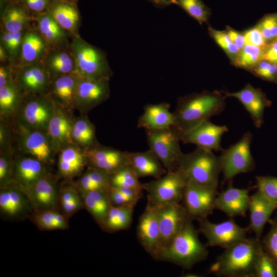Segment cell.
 Segmentation results:
<instances>
[{
    "instance_id": "2e32d148",
    "label": "cell",
    "mask_w": 277,
    "mask_h": 277,
    "mask_svg": "<svg viewBox=\"0 0 277 277\" xmlns=\"http://www.w3.org/2000/svg\"><path fill=\"white\" fill-rule=\"evenodd\" d=\"M154 206L159 224L162 250L181 231L189 218L184 206L180 203Z\"/></svg>"
},
{
    "instance_id": "8d00e7d4",
    "label": "cell",
    "mask_w": 277,
    "mask_h": 277,
    "mask_svg": "<svg viewBox=\"0 0 277 277\" xmlns=\"http://www.w3.org/2000/svg\"><path fill=\"white\" fill-rule=\"evenodd\" d=\"M135 206V204L112 206L101 229L109 233L128 229L132 221Z\"/></svg>"
},
{
    "instance_id": "3957f363",
    "label": "cell",
    "mask_w": 277,
    "mask_h": 277,
    "mask_svg": "<svg viewBox=\"0 0 277 277\" xmlns=\"http://www.w3.org/2000/svg\"><path fill=\"white\" fill-rule=\"evenodd\" d=\"M199 231L188 219L172 241L162 248L157 261L168 262L189 269L207 258L209 252L200 240Z\"/></svg>"
},
{
    "instance_id": "be15d7a7",
    "label": "cell",
    "mask_w": 277,
    "mask_h": 277,
    "mask_svg": "<svg viewBox=\"0 0 277 277\" xmlns=\"http://www.w3.org/2000/svg\"><path fill=\"white\" fill-rule=\"evenodd\" d=\"M7 57V53L4 48L1 45L0 46V60L3 62L6 60Z\"/></svg>"
},
{
    "instance_id": "cb8c5ba5",
    "label": "cell",
    "mask_w": 277,
    "mask_h": 277,
    "mask_svg": "<svg viewBox=\"0 0 277 277\" xmlns=\"http://www.w3.org/2000/svg\"><path fill=\"white\" fill-rule=\"evenodd\" d=\"M57 155V175L63 180H73L80 176L87 167L84 151L74 144L64 147Z\"/></svg>"
},
{
    "instance_id": "6f0895ef",
    "label": "cell",
    "mask_w": 277,
    "mask_h": 277,
    "mask_svg": "<svg viewBox=\"0 0 277 277\" xmlns=\"http://www.w3.org/2000/svg\"><path fill=\"white\" fill-rule=\"evenodd\" d=\"M29 10L35 13H41L48 10L53 1L51 0H22Z\"/></svg>"
},
{
    "instance_id": "603a6c76",
    "label": "cell",
    "mask_w": 277,
    "mask_h": 277,
    "mask_svg": "<svg viewBox=\"0 0 277 277\" xmlns=\"http://www.w3.org/2000/svg\"><path fill=\"white\" fill-rule=\"evenodd\" d=\"M73 117V112L56 105L47 133L57 154L64 147L73 144L71 136Z\"/></svg>"
},
{
    "instance_id": "8992f818",
    "label": "cell",
    "mask_w": 277,
    "mask_h": 277,
    "mask_svg": "<svg viewBox=\"0 0 277 277\" xmlns=\"http://www.w3.org/2000/svg\"><path fill=\"white\" fill-rule=\"evenodd\" d=\"M149 149L161 162L167 171L177 169L183 154L180 147L181 132L174 126L145 130Z\"/></svg>"
},
{
    "instance_id": "7a4b0ae2",
    "label": "cell",
    "mask_w": 277,
    "mask_h": 277,
    "mask_svg": "<svg viewBox=\"0 0 277 277\" xmlns=\"http://www.w3.org/2000/svg\"><path fill=\"white\" fill-rule=\"evenodd\" d=\"M261 240L246 238L225 249L211 265L209 272L218 276L255 277Z\"/></svg>"
},
{
    "instance_id": "6125c7cd",
    "label": "cell",
    "mask_w": 277,
    "mask_h": 277,
    "mask_svg": "<svg viewBox=\"0 0 277 277\" xmlns=\"http://www.w3.org/2000/svg\"><path fill=\"white\" fill-rule=\"evenodd\" d=\"M155 6L163 8L175 4V0H148Z\"/></svg>"
},
{
    "instance_id": "7402d4cb",
    "label": "cell",
    "mask_w": 277,
    "mask_h": 277,
    "mask_svg": "<svg viewBox=\"0 0 277 277\" xmlns=\"http://www.w3.org/2000/svg\"><path fill=\"white\" fill-rule=\"evenodd\" d=\"M224 93L226 97H234L241 102L249 113L256 128H259L262 126L264 110L271 105V101L261 89L247 84L239 91Z\"/></svg>"
},
{
    "instance_id": "60d3db41",
    "label": "cell",
    "mask_w": 277,
    "mask_h": 277,
    "mask_svg": "<svg viewBox=\"0 0 277 277\" xmlns=\"http://www.w3.org/2000/svg\"><path fill=\"white\" fill-rule=\"evenodd\" d=\"M29 18L26 9L17 4L8 5L2 15L3 24L5 31L10 32L22 31Z\"/></svg>"
},
{
    "instance_id": "ac0fdd59",
    "label": "cell",
    "mask_w": 277,
    "mask_h": 277,
    "mask_svg": "<svg viewBox=\"0 0 277 277\" xmlns=\"http://www.w3.org/2000/svg\"><path fill=\"white\" fill-rule=\"evenodd\" d=\"M51 77L40 63L20 66L14 81L25 95H47Z\"/></svg>"
},
{
    "instance_id": "681fc988",
    "label": "cell",
    "mask_w": 277,
    "mask_h": 277,
    "mask_svg": "<svg viewBox=\"0 0 277 277\" xmlns=\"http://www.w3.org/2000/svg\"><path fill=\"white\" fill-rule=\"evenodd\" d=\"M14 153L0 151V188L13 184L12 174Z\"/></svg>"
},
{
    "instance_id": "e7e4bbea",
    "label": "cell",
    "mask_w": 277,
    "mask_h": 277,
    "mask_svg": "<svg viewBox=\"0 0 277 277\" xmlns=\"http://www.w3.org/2000/svg\"><path fill=\"white\" fill-rule=\"evenodd\" d=\"M63 1L75 4L77 0H63Z\"/></svg>"
},
{
    "instance_id": "ba28073f",
    "label": "cell",
    "mask_w": 277,
    "mask_h": 277,
    "mask_svg": "<svg viewBox=\"0 0 277 277\" xmlns=\"http://www.w3.org/2000/svg\"><path fill=\"white\" fill-rule=\"evenodd\" d=\"M188 179L180 169L166 173L158 179L143 183L147 192L148 203L156 206L182 201Z\"/></svg>"
},
{
    "instance_id": "f35d334b",
    "label": "cell",
    "mask_w": 277,
    "mask_h": 277,
    "mask_svg": "<svg viewBox=\"0 0 277 277\" xmlns=\"http://www.w3.org/2000/svg\"><path fill=\"white\" fill-rule=\"evenodd\" d=\"M51 78L75 72V62L71 52L58 50L50 54L44 65Z\"/></svg>"
},
{
    "instance_id": "30bf717a",
    "label": "cell",
    "mask_w": 277,
    "mask_h": 277,
    "mask_svg": "<svg viewBox=\"0 0 277 277\" xmlns=\"http://www.w3.org/2000/svg\"><path fill=\"white\" fill-rule=\"evenodd\" d=\"M252 135L243 134L236 143L222 151L220 155L224 181H230L237 174L253 171L255 167L251 152Z\"/></svg>"
},
{
    "instance_id": "4dcf8cb0",
    "label": "cell",
    "mask_w": 277,
    "mask_h": 277,
    "mask_svg": "<svg viewBox=\"0 0 277 277\" xmlns=\"http://www.w3.org/2000/svg\"><path fill=\"white\" fill-rule=\"evenodd\" d=\"M80 194L84 208L101 228L112 206L108 191H91Z\"/></svg>"
},
{
    "instance_id": "7c38bea8",
    "label": "cell",
    "mask_w": 277,
    "mask_h": 277,
    "mask_svg": "<svg viewBox=\"0 0 277 277\" xmlns=\"http://www.w3.org/2000/svg\"><path fill=\"white\" fill-rule=\"evenodd\" d=\"M199 231L206 238L207 245L226 249L247 238L249 227H242L230 219L220 223H213L207 218L198 221Z\"/></svg>"
},
{
    "instance_id": "52a82bcc",
    "label": "cell",
    "mask_w": 277,
    "mask_h": 277,
    "mask_svg": "<svg viewBox=\"0 0 277 277\" xmlns=\"http://www.w3.org/2000/svg\"><path fill=\"white\" fill-rule=\"evenodd\" d=\"M56 104L47 95H25L12 122L20 126L47 132Z\"/></svg>"
},
{
    "instance_id": "6da1fadb",
    "label": "cell",
    "mask_w": 277,
    "mask_h": 277,
    "mask_svg": "<svg viewBox=\"0 0 277 277\" xmlns=\"http://www.w3.org/2000/svg\"><path fill=\"white\" fill-rule=\"evenodd\" d=\"M225 98L218 91H203L180 97L173 112V126L181 133L188 131L221 113L225 107Z\"/></svg>"
},
{
    "instance_id": "f1b7e54d",
    "label": "cell",
    "mask_w": 277,
    "mask_h": 277,
    "mask_svg": "<svg viewBox=\"0 0 277 277\" xmlns=\"http://www.w3.org/2000/svg\"><path fill=\"white\" fill-rule=\"evenodd\" d=\"M127 152L130 164L138 178L151 176L158 179L167 172L160 160L150 149L142 152Z\"/></svg>"
},
{
    "instance_id": "9f6ffc18",
    "label": "cell",
    "mask_w": 277,
    "mask_h": 277,
    "mask_svg": "<svg viewBox=\"0 0 277 277\" xmlns=\"http://www.w3.org/2000/svg\"><path fill=\"white\" fill-rule=\"evenodd\" d=\"M245 45L265 47L267 45L258 25L246 30L244 33Z\"/></svg>"
},
{
    "instance_id": "c3c4849f",
    "label": "cell",
    "mask_w": 277,
    "mask_h": 277,
    "mask_svg": "<svg viewBox=\"0 0 277 277\" xmlns=\"http://www.w3.org/2000/svg\"><path fill=\"white\" fill-rule=\"evenodd\" d=\"M210 35L216 43L224 50L233 63L241 50L233 43L225 31L208 28Z\"/></svg>"
},
{
    "instance_id": "7dc6e473",
    "label": "cell",
    "mask_w": 277,
    "mask_h": 277,
    "mask_svg": "<svg viewBox=\"0 0 277 277\" xmlns=\"http://www.w3.org/2000/svg\"><path fill=\"white\" fill-rule=\"evenodd\" d=\"M24 35L22 31L10 32L5 31L1 34V45L11 58L15 59L20 55Z\"/></svg>"
},
{
    "instance_id": "484cf974",
    "label": "cell",
    "mask_w": 277,
    "mask_h": 277,
    "mask_svg": "<svg viewBox=\"0 0 277 277\" xmlns=\"http://www.w3.org/2000/svg\"><path fill=\"white\" fill-rule=\"evenodd\" d=\"M250 188H238L229 186L217 194L215 209L220 210L230 217L245 216L248 210Z\"/></svg>"
},
{
    "instance_id": "b9f144b4",
    "label": "cell",
    "mask_w": 277,
    "mask_h": 277,
    "mask_svg": "<svg viewBox=\"0 0 277 277\" xmlns=\"http://www.w3.org/2000/svg\"><path fill=\"white\" fill-rule=\"evenodd\" d=\"M138 179L132 165L128 164L110 175V187L143 190V183L139 181Z\"/></svg>"
},
{
    "instance_id": "ffe728a7",
    "label": "cell",
    "mask_w": 277,
    "mask_h": 277,
    "mask_svg": "<svg viewBox=\"0 0 277 277\" xmlns=\"http://www.w3.org/2000/svg\"><path fill=\"white\" fill-rule=\"evenodd\" d=\"M228 131L226 126L215 125L208 120L181 133V142L194 144L197 147L211 151H222V137Z\"/></svg>"
},
{
    "instance_id": "277c9868",
    "label": "cell",
    "mask_w": 277,
    "mask_h": 277,
    "mask_svg": "<svg viewBox=\"0 0 277 277\" xmlns=\"http://www.w3.org/2000/svg\"><path fill=\"white\" fill-rule=\"evenodd\" d=\"M178 169L191 180L200 184L217 188L219 176L222 172L220 156L200 147L182 154Z\"/></svg>"
},
{
    "instance_id": "44dd1931",
    "label": "cell",
    "mask_w": 277,
    "mask_h": 277,
    "mask_svg": "<svg viewBox=\"0 0 277 277\" xmlns=\"http://www.w3.org/2000/svg\"><path fill=\"white\" fill-rule=\"evenodd\" d=\"M48 166L33 156L15 153L12 174L13 182L22 189H27L49 172Z\"/></svg>"
},
{
    "instance_id": "91938a15",
    "label": "cell",
    "mask_w": 277,
    "mask_h": 277,
    "mask_svg": "<svg viewBox=\"0 0 277 277\" xmlns=\"http://www.w3.org/2000/svg\"><path fill=\"white\" fill-rule=\"evenodd\" d=\"M233 43L240 49L245 45L244 34L230 27H227L225 31Z\"/></svg>"
},
{
    "instance_id": "d4e9b609",
    "label": "cell",
    "mask_w": 277,
    "mask_h": 277,
    "mask_svg": "<svg viewBox=\"0 0 277 277\" xmlns=\"http://www.w3.org/2000/svg\"><path fill=\"white\" fill-rule=\"evenodd\" d=\"M79 79L75 72L52 78L47 95L58 106L73 112Z\"/></svg>"
},
{
    "instance_id": "836d02e7",
    "label": "cell",
    "mask_w": 277,
    "mask_h": 277,
    "mask_svg": "<svg viewBox=\"0 0 277 277\" xmlns=\"http://www.w3.org/2000/svg\"><path fill=\"white\" fill-rule=\"evenodd\" d=\"M48 44L39 33L30 31L24 34L20 58L21 66L38 63L45 55Z\"/></svg>"
},
{
    "instance_id": "d6986e66",
    "label": "cell",
    "mask_w": 277,
    "mask_h": 277,
    "mask_svg": "<svg viewBox=\"0 0 277 277\" xmlns=\"http://www.w3.org/2000/svg\"><path fill=\"white\" fill-rule=\"evenodd\" d=\"M137 236L145 250L156 260L162 249L161 233L155 207L149 203L140 217Z\"/></svg>"
},
{
    "instance_id": "d590c367",
    "label": "cell",
    "mask_w": 277,
    "mask_h": 277,
    "mask_svg": "<svg viewBox=\"0 0 277 277\" xmlns=\"http://www.w3.org/2000/svg\"><path fill=\"white\" fill-rule=\"evenodd\" d=\"M110 175L93 168L86 169L73 182L80 193L91 191H108Z\"/></svg>"
},
{
    "instance_id": "680465c9",
    "label": "cell",
    "mask_w": 277,
    "mask_h": 277,
    "mask_svg": "<svg viewBox=\"0 0 277 277\" xmlns=\"http://www.w3.org/2000/svg\"><path fill=\"white\" fill-rule=\"evenodd\" d=\"M263 60L277 64V39L264 47Z\"/></svg>"
},
{
    "instance_id": "7bdbcfd3",
    "label": "cell",
    "mask_w": 277,
    "mask_h": 277,
    "mask_svg": "<svg viewBox=\"0 0 277 277\" xmlns=\"http://www.w3.org/2000/svg\"><path fill=\"white\" fill-rule=\"evenodd\" d=\"M264 47L245 45L241 50L233 65L237 67L250 70L263 60Z\"/></svg>"
},
{
    "instance_id": "e0dca14e",
    "label": "cell",
    "mask_w": 277,
    "mask_h": 277,
    "mask_svg": "<svg viewBox=\"0 0 277 277\" xmlns=\"http://www.w3.org/2000/svg\"><path fill=\"white\" fill-rule=\"evenodd\" d=\"M84 151L87 159V167L110 175L130 164L127 151H122L100 143Z\"/></svg>"
},
{
    "instance_id": "ab89813d",
    "label": "cell",
    "mask_w": 277,
    "mask_h": 277,
    "mask_svg": "<svg viewBox=\"0 0 277 277\" xmlns=\"http://www.w3.org/2000/svg\"><path fill=\"white\" fill-rule=\"evenodd\" d=\"M39 33L48 44L59 45L66 39L65 30L48 12L37 17Z\"/></svg>"
},
{
    "instance_id": "bcb514c9",
    "label": "cell",
    "mask_w": 277,
    "mask_h": 277,
    "mask_svg": "<svg viewBox=\"0 0 277 277\" xmlns=\"http://www.w3.org/2000/svg\"><path fill=\"white\" fill-rule=\"evenodd\" d=\"M255 277H277V262L262 246L256 260Z\"/></svg>"
},
{
    "instance_id": "1f68e13d",
    "label": "cell",
    "mask_w": 277,
    "mask_h": 277,
    "mask_svg": "<svg viewBox=\"0 0 277 277\" xmlns=\"http://www.w3.org/2000/svg\"><path fill=\"white\" fill-rule=\"evenodd\" d=\"M25 94L15 81L0 88V119L11 120L17 113Z\"/></svg>"
},
{
    "instance_id": "9c48e42d",
    "label": "cell",
    "mask_w": 277,
    "mask_h": 277,
    "mask_svg": "<svg viewBox=\"0 0 277 277\" xmlns=\"http://www.w3.org/2000/svg\"><path fill=\"white\" fill-rule=\"evenodd\" d=\"M12 123L14 133L15 153L33 156L48 166L54 163L57 154L46 131L25 128L12 122Z\"/></svg>"
},
{
    "instance_id": "d6a6232c",
    "label": "cell",
    "mask_w": 277,
    "mask_h": 277,
    "mask_svg": "<svg viewBox=\"0 0 277 277\" xmlns=\"http://www.w3.org/2000/svg\"><path fill=\"white\" fill-rule=\"evenodd\" d=\"M71 136L73 143L83 150L99 143L96 137L95 126L85 114L74 116Z\"/></svg>"
},
{
    "instance_id": "e575fe53",
    "label": "cell",
    "mask_w": 277,
    "mask_h": 277,
    "mask_svg": "<svg viewBox=\"0 0 277 277\" xmlns=\"http://www.w3.org/2000/svg\"><path fill=\"white\" fill-rule=\"evenodd\" d=\"M58 206L61 212L68 219L84 208L81 195L73 180H63L61 183Z\"/></svg>"
},
{
    "instance_id": "5bb4252c",
    "label": "cell",
    "mask_w": 277,
    "mask_h": 277,
    "mask_svg": "<svg viewBox=\"0 0 277 277\" xmlns=\"http://www.w3.org/2000/svg\"><path fill=\"white\" fill-rule=\"evenodd\" d=\"M33 210L23 189L13 183L0 188V215L7 221L17 222L28 218Z\"/></svg>"
},
{
    "instance_id": "11a10c76",
    "label": "cell",
    "mask_w": 277,
    "mask_h": 277,
    "mask_svg": "<svg viewBox=\"0 0 277 277\" xmlns=\"http://www.w3.org/2000/svg\"><path fill=\"white\" fill-rule=\"evenodd\" d=\"M249 71L263 80L277 83V64L263 60Z\"/></svg>"
},
{
    "instance_id": "f6af8a7d",
    "label": "cell",
    "mask_w": 277,
    "mask_h": 277,
    "mask_svg": "<svg viewBox=\"0 0 277 277\" xmlns=\"http://www.w3.org/2000/svg\"><path fill=\"white\" fill-rule=\"evenodd\" d=\"M200 24L206 23L210 15V9L202 0H175V4Z\"/></svg>"
},
{
    "instance_id": "9a60e30c",
    "label": "cell",
    "mask_w": 277,
    "mask_h": 277,
    "mask_svg": "<svg viewBox=\"0 0 277 277\" xmlns=\"http://www.w3.org/2000/svg\"><path fill=\"white\" fill-rule=\"evenodd\" d=\"M109 80H91L80 76L77 84L75 109L86 114L105 102L110 95Z\"/></svg>"
},
{
    "instance_id": "74e56055",
    "label": "cell",
    "mask_w": 277,
    "mask_h": 277,
    "mask_svg": "<svg viewBox=\"0 0 277 277\" xmlns=\"http://www.w3.org/2000/svg\"><path fill=\"white\" fill-rule=\"evenodd\" d=\"M28 219L41 231L66 230L68 220L60 210L33 211Z\"/></svg>"
},
{
    "instance_id": "f546056e",
    "label": "cell",
    "mask_w": 277,
    "mask_h": 277,
    "mask_svg": "<svg viewBox=\"0 0 277 277\" xmlns=\"http://www.w3.org/2000/svg\"><path fill=\"white\" fill-rule=\"evenodd\" d=\"M47 12L66 31L76 33L80 14L75 4L63 0H54Z\"/></svg>"
},
{
    "instance_id": "94428289",
    "label": "cell",
    "mask_w": 277,
    "mask_h": 277,
    "mask_svg": "<svg viewBox=\"0 0 277 277\" xmlns=\"http://www.w3.org/2000/svg\"><path fill=\"white\" fill-rule=\"evenodd\" d=\"M14 81V74L10 68L1 66L0 67V88L7 83Z\"/></svg>"
},
{
    "instance_id": "816d5d0a",
    "label": "cell",
    "mask_w": 277,
    "mask_h": 277,
    "mask_svg": "<svg viewBox=\"0 0 277 277\" xmlns=\"http://www.w3.org/2000/svg\"><path fill=\"white\" fill-rule=\"evenodd\" d=\"M256 182L258 190L277 204V177L256 176Z\"/></svg>"
},
{
    "instance_id": "8fae6325",
    "label": "cell",
    "mask_w": 277,
    "mask_h": 277,
    "mask_svg": "<svg viewBox=\"0 0 277 277\" xmlns=\"http://www.w3.org/2000/svg\"><path fill=\"white\" fill-rule=\"evenodd\" d=\"M217 189L188 180L182 201L189 219L199 221L212 213L215 209Z\"/></svg>"
},
{
    "instance_id": "f907efd6",
    "label": "cell",
    "mask_w": 277,
    "mask_h": 277,
    "mask_svg": "<svg viewBox=\"0 0 277 277\" xmlns=\"http://www.w3.org/2000/svg\"><path fill=\"white\" fill-rule=\"evenodd\" d=\"M14 133L11 120L0 119V151H14Z\"/></svg>"
},
{
    "instance_id": "ee69618b",
    "label": "cell",
    "mask_w": 277,
    "mask_h": 277,
    "mask_svg": "<svg viewBox=\"0 0 277 277\" xmlns=\"http://www.w3.org/2000/svg\"><path fill=\"white\" fill-rule=\"evenodd\" d=\"M108 195L112 206L136 204L143 197V190L110 187Z\"/></svg>"
},
{
    "instance_id": "5b68a950",
    "label": "cell",
    "mask_w": 277,
    "mask_h": 277,
    "mask_svg": "<svg viewBox=\"0 0 277 277\" xmlns=\"http://www.w3.org/2000/svg\"><path fill=\"white\" fill-rule=\"evenodd\" d=\"M75 73L81 77L91 80H110L112 72L104 52L75 35L71 51Z\"/></svg>"
},
{
    "instance_id": "4fadbf2b",
    "label": "cell",
    "mask_w": 277,
    "mask_h": 277,
    "mask_svg": "<svg viewBox=\"0 0 277 277\" xmlns=\"http://www.w3.org/2000/svg\"><path fill=\"white\" fill-rule=\"evenodd\" d=\"M60 186L58 176L49 171L32 186L23 190L26 194L33 211L60 210Z\"/></svg>"
},
{
    "instance_id": "db71d44e",
    "label": "cell",
    "mask_w": 277,
    "mask_h": 277,
    "mask_svg": "<svg viewBox=\"0 0 277 277\" xmlns=\"http://www.w3.org/2000/svg\"><path fill=\"white\" fill-rule=\"evenodd\" d=\"M268 223L270 229L261 243L264 250L277 262V219H270Z\"/></svg>"
},
{
    "instance_id": "f5cc1de1",
    "label": "cell",
    "mask_w": 277,
    "mask_h": 277,
    "mask_svg": "<svg viewBox=\"0 0 277 277\" xmlns=\"http://www.w3.org/2000/svg\"><path fill=\"white\" fill-rule=\"evenodd\" d=\"M257 25L267 45L277 39V13L265 15Z\"/></svg>"
},
{
    "instance_id": "4316f807",
    "label": "cell",
    "mask_w": 277,
    "mask_h": 277,
    "mask_svg": "<svg viewBox=\"0 0 277 277\" xmlns=\"http://www.w3.org/2000/svg\"><path fill=\"white\" fill-rule=\"evenodd\" d=\"M277 209V204L267 199L257 190L250 195L248 210L250 212L249 229L260 239L266 224L270 220L273 211Z\"/></svg>"
},
{
    "instance_id": "83f0119b",
    "label": "cell",
    "mask_w": 277,
    "mask_h": 277,
    "mask_svg": "<svg viewBox=\"0 0 277 277\" xmlns=\"http://www.w3.org/2000/svg\"><path fill=\"white\" fill-rule=\"evenodd\" d=\"M174 125L173 112L166 102L149 104L144 107V112L139 117L137 126L145 130L162 129Z\"/></svg>"
}]
</instances>
